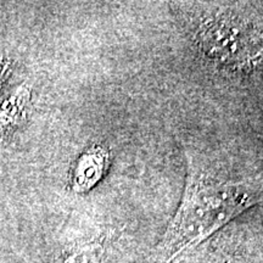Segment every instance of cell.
I'll use <instances>...</instances> for the list:
<instances>
[{
  "instance_id": "5b68a950",
  "label": "cell",
  "mask_w": 263,
  "mask_h": 263,
  "mask_svg": "<svg viewBox=\"0 0 263 263\" xmlns=\"http://www.w3.org/2000/svg\"><path fill=\"white\" fill-rule=\"evenodd\" d=\"M9 70H10V62L8 60H5V58L3 55H0V84L2 82L5 80L6 76L9 74Z\"/></svg>"
},
{
  "instance_id": "7a4b0ae2",
  "label": "cell",
  "mask_w": 263,
  "mask_h": 263,
  "mask_svg": "<svg viewBox=\"0 0 263 263\" xmlns=\"http://www.w3.org/2000/svg\"><path fill=\"white\" fill-rule=\"evenodd\" d=\"M194 39L213 61L239 67L257 58L263 39L258 32L224 8H202L194 17Z\"/></svg>"
},
{
  "instance_id": "3957f363",
  "label": "cell",
  "mask_w": 263,
  "mask_h": 263,
  "mask_svg": "<svg viewBox=\"0 0 263 263\" xmlns=\"http://www.w3.org/2000/svg\"><path fill=\"white\" fill-rule=\"evenodd\" d=\"M108 163V154L97 146L85 151L78 159L72 176V186L76 192H87L101 179Z\"/></svg>"
},
{
  "instance_id": "277c9868",
  "label": "cell",
  "mask_w": 263,
  "mask_h": 263,
  "mask_svg": "<svg viewBox=\"0 0 263 263\" xmlns=\"http://www.w3.org/2000/svg\"><path fill=\"white\" fill-rule=\"evenodd\" d=\"M29 100H31V93L25 87H22L18 88L0 106V139L25 120Z\"/></svg>"
},
{
  "instance_id": "6da1fadb",
  "label": "cell",
  "mask_w": 263,
  "mask_h": 263,
  "mask_svg": "<svg viewBox=\"0 0 263 263\" xmlns=\"http://www.w3.org/2000/svg\"><path fill=\"white\" fill-rule=\"evenodd\" d=\"M261 192L251 184L221 179L189 160L182 203L160 246L164 262H176L184 252L261 201Z\"/></svg>"
}]
</instances>
